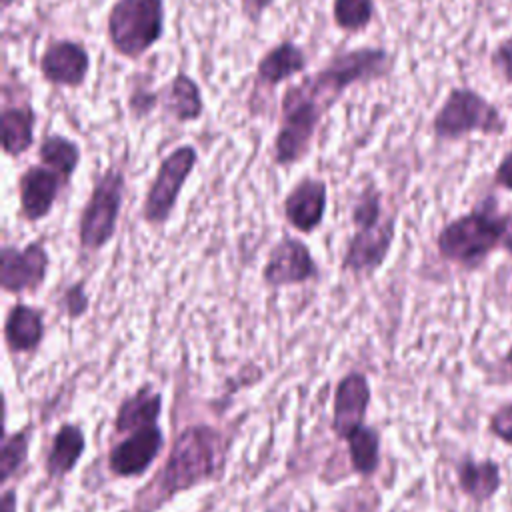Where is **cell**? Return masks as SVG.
Instances as JSON below:
<instances>
[{
    "label": "cell",
    "instance_id": "1",
    "mask_svg": "<svg viewBox=\"0 0 512 512\" xmlns=\"http://www.w3.org/2000/svg\"><path fill=\"white\" fill-rule=\"evenodd\" d=\"M510 214H498L490 198L482 206L450 220L436 236V250L442 260L464 270H476L498 248L504 250Z\"/></svg>",
    "mask_w": 512,
    "mask_h": 512
},
{
    "label": "cell",
    "instance_id": "2",
    "mask_svg": "<svg viewBox=\"0 0 512 512\" xmlns=\"http://www.w3.org/2000/svg\"><path fill=\"white\" fill-rule=\"evenodd\" d=\"M224 464V440L218 430L206 424L184 428L156 476V504L214 478Z\"/></svg>",
    "mask_w": 512,
    "mask_h": 512
},
{
    "label": "cell",
    "instance_id": "3",
    "mask_svg": "<svg viewBox=\"0 0 512 512\" xmlns=\"http://www.w3.org/2000/svg\"><path fill=\"white\" fill-rule=\"evenodd\" d=\"M392 64L394 56L386 48L356 46L330 56L312 76H304V82L328 112L348 88L388 76Z\"/></svg>",
    "mask_w": 512,
    "mask_h": 512
},
{
    "label": "cell",
    "instance_id": "4",
    "mask_svg": "<svg viewBox=\"0 0 512 512\" xmlns=\"http://www.w3.org/2000/svg\"><path fill=\"white\" fill-rule=\"evenodd\" d=\"M324 106L314 98L304 78L290 84L280 100V122L272 142V158L278 166H292L304 160L318 136Z\"/></svg>",
    "mask_w": 512,
    "mask_h": 512
},
{
    "label": "cell",
    "instance_id": "5",
    "mask_svg": "<svg viewBox=\"0 0 512 512\" xmlns=\"http://www.w3.org/2000/svg\"><path fill=\"white\" fill-rule=\"evenodd\" d=\"M164 0H116L106 14L112 50L126 60H140L164 36Z\"/></svg>",
    "mask_w": 512,
    "mask_h": 512
},
{
    "label": "cell",
    "instance_id": "6",
    "mask_svg": "<svg viewBox=\"0 0 512 512\" xmlns=\"http://www.w3.org/2000/svg\"><path fill=\"white\" fill-rule=\"evenodd\" d=\"M124 196V170L108 166L96 176L78 218V244L84 252H100L116 236Z\"/></svg>",
    "mask_w": 512,
    "mask_h": 512
},
{
    "label": "cell",
    "instance_id": "7",
    "mask_svg": "<svg viewBox=\"0 0 512 512\" xmlns=\"http://www.w3.org/2000/svg\"><path fill=\"white\" fill-rule=\"evenodd\" d=\"M506 130L500 110L472 88H452L432 118L438 140H460L468 134L498 136Z\"/></svg>",
    "mask_w": 512,
    "mask_h": 512
},
{
    "label": "cell",
    "instance_id": "8",
    "mask_svg": "<svg viewBox=\"0 0 512 512\" xmlns=\"http://www.w3.org/2000/svg\"><path fill=\"white\" fill-rule=\"evenodd\" d=\"M196 164L198 150L194 144H180L160 160L140 208V218L148 226H164L172 218L178 198Z\"/></svg>",
    "mask_w": 512,
    "mask_h": 512
},
{
    "label": "cell",
    "instance_id": "9",
    "mask_svg": "<svg viewBox=\"0 0 512 512\" xmlns=\"http://www.w3.org/2000/svg\"><path fill=\"white\" fill-rule=\"evenodd\" d=\"M320 276L314 254L296 236H282L272 244L262 266V280L270 288L300 286Z\"/></svg>",
    "mask_w": 512,
    "mask_h": 512
},
{
    "label": "cell",
    "instance_id": "10",
    "mask_svg": "<svg viewBox=\"0 0 512 512\" xmlns=\"http://www.w3.org/2000/svg\"><path fill=\"white\" fill-rule=\"evenodd\" d=\"M50 270V254L40 240L24 246L4 244L0 250V284L8 294L36 292Z\"/></svg>",
    "mask_w": 512,
    "mask_h": 512
},
{
    "label": "cell",
    "instance_id": "11",
    "mask_svg": "<svg viewBox=\"0 0 512 512\" xmlns=\"http://www.w3.org/2000/svg\"><path fill=\"white\" fill-rule=\"evenodd\" d=\"M38 70L50 86L76 90L90 74V52L74 38H54L44 46Z\"/></svg>",
    "mask_w": 512,
    "mask_h": 512
},
{
    "label": "cell",
    "instance_id": "12",
    "mask_svg": "<svg viewBox=\"0 0 512 512\" xmlns=\"http://www.w3.org/2000/svg\"><path fill=\"white\" fill-rule=\"evenodd\" d=\"M396 238V216L390 214L382 224L354 230L342 254V270L352 274H374L386 262Z\"/></svg>",
    "mask_w": 512,
    "mask_h": 512
},
{
    "label": "cell",
    "instance_id": "13",
    "mask_svg": "<svg viewBox=\"0 0 512 512\" xmlns=\"http://www.w3.org/2000/svg\"><path fill=\"white\" fill-rule=\"evenodd\" d=\"M328 184L324 178L302 176L286 192L282 200V216L286 224L300 234H314L326 216Z\"/></svg>",
    "mask_w": 512,
    "mask_h": 512
},
{
    "label": "cell",
    "instance_id": "14",
    "mask_svg": "<svg viewBox=\"0 0 512 512\" xmlns=\"http://www.w3.org/2000/svg\"><path fill=\"white\" fill-rule=\"evenodd\" d=\"M66 184L44 164H30L18 176V212L22 220L36 224L50 216Z\"/></svg>",
    "mask_w": 512,
    "mask_h": 512
},
{
    "label": "cell",
    "instance_id": "15",
    "mask_svg": "<svg viewBox=\"0 0 512 512\" xmlns=\"http://www.w3.org/2000/svg\"><path fill=\"white\" fill-rule=\"evenodd\" d=\"M162 444L164 434L156 424L130 432L128 438L112 448L108 456L110 470L116 476H138L156 460Z\"/></svg>",
    "mask_w": 512,
    "mask_h": 512
},
{
    "label": "cell",
    "instance_id": "16",
    "mask_svg": "<svg viewBox=\"0 0 512 512\" xmlns=\"http://www.w3.org/2000/svg\"><path fill=\"white\" fill-rule=\"evenodd\" d=\"M308 68V58L306 52L300 44L294 40H282L274 46H270L260 60L256 62V82L254 90H272L280 86L282 82L304 74Z\"/></svg>",
    "mask_w": 512,
    "mask_h": 512
},
{
    "label": "cell",
    "instance_id": "17",
    "mask_svg": "<svg viewBox=\"0 0 512 512\" xmlns=\"http://www.w3.org/2000/svg\"><path fill=\"white\" fill-rule=\"evenodd\" d=\"M370 402V386L364 374L350 372L346 374L334 394V416L332 428L340 438H348L364 422V414Z\"/></svg>",
    "mask_w": 512,
    "mask_h": 512
},
{
    "label": "cell",
    "instance_id": "18",
    "mask_svg": "<svg viewBox=\"0 0 512 512\" xmlns=\"http://www.w3.org/2000/svg\"><path fill=\"white\" fill-rule=\"evenodd\" d=\"M158 94L160 108L170 120L178 124L196 122L204 114V96L200 84L184 70L176 72L168 82H164Z\"/></svg>",
    "mask_w": 512,
    "mask_h": 512
},
{
    "label": "cell",
    "instance_id": "19",
    "mask_svg": "<svg viewBox=\"0 0 512 512\" xmlns=\"http://www.w3.org/2000/svg\"><path fill=\"white\" fill-rule=\"evenodd\" d=\"M44 338V316L28 304L10 306L4 320V340L12 352H30Z\"/></svg>",
    "mask_w": 512,
    "mask_h": 512
},
{
    "label": "cell",
    "instance_id": "20",
    "mask_svg": "<svg viewBox=\"0 0 512 512\" xmlns=\"http://www.w3.org/2000/svg\"><path fill=\"white\" fill-rule=\"evenodd\" d=\"M36 112L30 104H6L2 108V150L8 158L26 154L34 144Z\"/></svg>",
    "mask_w": 512,
    "mask_h": 512
},
{
    "label": "cell",
    "instance_id": "21",
    "mask_svg": "<svg viewBox=\"0 0 512 512\" xmlns=\"http://www.w3.org/2000/svg\"><path fill=\"white\" fill-rule=\"evenodd\" d=\"M160 410H162V396L152 392L150 386H144L120 404L116 412L114 428L116 432H136V430L154 426Z\"/></svg>",
    "mask_w": 512,
    "mask_h": 512
},
{
    "label": "cell",
    "instance_id": "22",
    "mask_svg": "<svg viewBox=\"0 0 512 512\" xmlns=\"http://www.w3.org/2000/svg\"><path fill=\"white\" fill-rule=\"evenodd\" d=\"M38 160H40V164H44L46 168L56 172L68 184L80 166L82 152H80V146L72 138L52 132L40 140Z\"/></svg>",
    "mask_w": 512,
    "mask_h": 512
},
{
    "label": "cell",
    "instance_id": "23",
    "mask_svg": "<svg viewBox=\"0 0 512 512\" xmlns=\"http://www.w3.org/2000/svg\"><path fill=\"white\" fill-rule=\"evenodd\" d=\"M84 448H86V438L78 426L74 424L60 426L52 440V448L46 460L48 474L52 478H62L64 474H68L84 454Z\"/></svg>",
    "mask_w": 512,
    "mask_h": 512
},
{
    "label": "cell",
    "instance_id": "24",
    "mask_svg": "<svg viewBox=\"0 0 512 512\" xmlns=\"http://www.w3.org/2000/svg\"><path fill=\"white\" fill-rule=\"evenodd\" d=\"M458 484L476 502L488 500L500 488V468L494 460H464L458 464Z\"/></svg>",
    "mask_w": 512,
    "mask_h": 512
},
{
    "label": "cell",
    "instance_id": "25",
    "mask_svg": "<svg viewBox=\"0 0 512 512\" xmlns=\"http://www.w3.org/2000/svg\"><path fill=\"white\" fill-rule=\"evenodd\" d=\"M390 214L384 212V200L382 190L370 182L364 184L362 190L354 196L350 206V222L354 230H364L382 224Z\"/></svg>",
    "mask_w": 512,
    "mask_h": 512
},
{
    "label": "cell",
    "instance_id": "26",
    "mask_svg": "<svg viewBox=\"0 0 512 512\" xmlns=\"http://www.w3.org/2000/svg\"><path fill=\"white\" fill-rule=\"evenodd\" d=\"M346 442L350 448V460L354 470L358 474H372L378 468L380 460V438L376 430L362 424L346 438Z\"/></svg>",
    "mask_w": 512,
    "mask_h": 512
},
{
    "label": "cell",
    "instance_id": "27",
    "mask_svg": "<svg viewBox=\"0 0 512 512\" xmlns=\"http://www.w3.org/2000/svg\"><path fill=\"white\" fill-rule=\"evenodd\" d=\"M376 16L374 0H332V20L336 28L358 34L364 32Z\"/></svg>",
    "mask_w": 512,
    "mask_h": 512
},
{
    "label": "cell",
    "instance_id": "28",
    "mask_svg": "<svg viewBox=\"0 0 512 512\" xmlns=\"http://www.w3.org/2000/svg\"><path fill=\"white\" fill-rule=\"evenodd\" d=\"M28 432H16L4 438L0 450V480L6 482L24 464L28 456Z\"/></svg>",
    "mask_w": 512,
    "mask_h": 512
},
{
    "label": "cell",
    "instance_id": "29",
    "mask_svg": "<svg viewBox=\"0 0 512 512\" xmlns=\"http://www.w3.org/2000/svg\"><path fill=\"white\" fill-rule=\"evenodd\" d=\"M60 304H62V310L68 318H80L82 314H86V310L90 306V300H88V294H86L84 280H78V282L70 284L64 290Z\"/></svg>",
    "mask_w": 512,
    "mask_h": 512
},
{
    "label": "cell",
    "instance_id": "30",
    "mask_svg": "<svg viewBox=\"0 0 512 512\" xmlns=\"http://www.w3.org/2000/svg\"><path fill=\"white\" fill-rule=\"evenodd\" d=\"M160 106V94L158 90H150V88H142L136 86L132 88L130 96H128V110L132 112L134 118H142L152 114L156 108Z\"/></svg>",
    "mask_w": 512,
    "mask_h": 512
},
{
    "label": "cell",
    "instance_id": "31",
    "mask_svg": "<svg viewBox=\"0 0 512 512\" xmlns=\"http://www.w3.org/2000/svg\"><path fill=\"white\" fill-rule=\"evenodd\" d=\"M492 66L506 84L512 86V36L496 46L492 52Z\"/></svg>",
    "mask_w": 512,
    "mask_h": 512
},
{
    "label": "cell",
    "instance_id": "32",
    "mask_svg": "<svg viewBox=\"0 0 512 512\" xmlns=\"http://www.w3.org/2000/svg\"><path fill=\"white\" fill-rule=\"evenodd\" d=\"M490 430L512 446V404L500 406L490 418Z\"/></svg>",
    "mask_w": 512,
    "mask_h": 512
},
{
    "label": "cell",
    "instance_id": "33",
    "mask_svg": "<svg viewBox=\"0 0 512 512\" xmlns=\"http://www.w3.org/2000/svg\"><path fill=\"white\" fill-rule=\"evenodd\" d=\"M276 0H240V10L244 18L252 24H258L262 16L274 6Z\"/></svg>",
    "mask_w": 512,
    "mask_h": 512
},
{
    "label": "cell",
    "instance_id": "34",
    "mask_svg": "<svg viewBox=\"0 0 512 512\" xmlns=\"http://www.w3.org/2000/svg\"><path fill=\"white\" fill-rule=\"evenodd\" d=\"M494 182L496 186L512 192V150L498 162L494 170Z\"/></svg>",
    "mask_w": 512,
    "mask_h": 512
},
{
    "label": "cell",
    "instance_id": "35",
    "mask_svg": "<svg viewBox=\"0 0 512 512\" xmlns=\"http://www.w3.org/2000/svg\"><path fill=\"white\" fill-rule=\"evenodd\" d=\"M0 510L2 512H16V496L12 490L4 492L2 500H0Z\"/></svg>",
    "mask_w": 512,
    "mask_h": 512
},
{
    "label": "cell",
    "instance_id": "36",
    "mask_svg": "<svg viewBox=\"0 0 512 512\" xmlns=\"http://www.w3.org/2000/svg\"><path fill=\"white\" fill-rule=\"evenodd\" d=\"M504 250L512 256V212H510V226H508V236H506V246Z\"/></svg>",
    "mask_w": 512,
    "mask_h": 512
},
{
    "label": "cell",
    "instance_id": "37",
    "mask_svg": "<svg viewBox=\"0 0 512 512\" xmlns=\"http://www.w3.org/2000/svg\"><path fill=\"white\" fill-rule=\"evenodd\" d=\"M14 4V0H0V6H2V12H6L10 6Z\"/></svg>",
    "mask_w": 512,
    "mask_h": 512
},
{
    "label": "cell",
    "instance_id": "38",
    "mask_svg": "<svg viewBox=\"0 0 512 512\" xmlns=\"http://www.w3.org/2000/svg\"><path fill=\"white\" fill-rule=\"evenodd\" d=\"M506 362L512 364V346H510V350H508V354H506Z\"/></svg>",
    "mask_w": 512,
    "mask_h": 512
},
{
    "label": "cell",
    "instance_id": "39",
    "mask_svg": "<svg viewBox=\"0 0 512 512\" xmlns=\"http://www.w3.org/2000/svg\"><path fill=\"white\" fill-rule=\"evenodd\" d=\"M268 512H278V510H268Z\"/></svg>",
    "mask_w": 512,
    "mask_h": 512
}]
</instances>
